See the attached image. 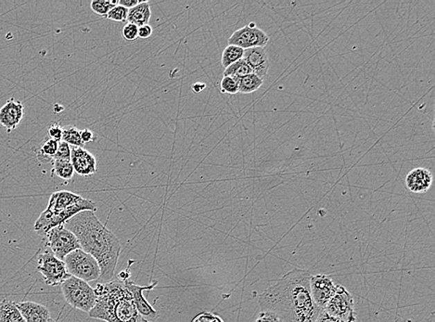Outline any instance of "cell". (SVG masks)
I'll list each match as a JSON object with an SVG mask.
<instances>
[{
	"label": "cell",
	"instance_id": "6da1fadb",
	"mask_svg": "<svg viewBox=\"0 0 435 322\" xmlns=\"http://www.w3.org/2000/svg\"><path fill=\"white\" fill-rule=\"evenodd\" d=\"M311 273L294 269L259 296L262 311H270L281 322H316L320 308L314 303L310 291Z\"/></svg>",
	"mask_w": 435,
	"mask_h": 322
},
{
	"label": "cell",
	"instance_id": "7a4b0ae2",
	"mask_svg": "<svg viewBox=\"0 0 435 322\" xmlns=\"http://www.w3.org/2000/svg\"><path fill=\"white\" fill-rule=\"evenodd\" d=\"M64 226L75 234L81 249L97 260L100 267L98 283L113 280L121 252V242L116 234L107 229L92 211L79 213Z\"/></svg>",
	"mask_w": 435,
	"mask_h": 322
},
{
	"label": "cell",
	"instance_id": "3957f363",
	"mask_svg": "<svg viewBox=\"0 0 435 322\" xmlns=\"http://www.w3.org/2000/svg\"><path fill=\"white\" fill-rule=\"evenodd\" d=\"M97 303L90 311V318L106 322H150L136 310L132 294L118 278L110 282L97 283Z\"/></svg>",
	"mask_w": 435,
	"mask_h": 322
},
{
	"label": "cell",
	"instance_id": "277c9868",
	"mask_svg": "<svg viewBox=\"0 0 435 322\" xmlns=\"http://www.w3.org/2000/svg\"><path fill=\"white\" fill-rule=\"evenodd\" d=\"M83 211H97V206L94 202L89 199H83L75 206L60 213H51L45 210L41 213L38 220L35 221L34 229L39 236L46 237V233L56 226L64 225L68 220Z\"/></svg>",
	"mask_w": 435,
	"mask_h": 322
},
{
	"label": "cell",
	"instance_id": "5b68a950",
	"mask_svg": "<svg viewBox=\"0 0 435 322\" xmlns=\"http://www.w3.org/2000/svg\"><path fill=\"white\" fill-rule=\"evenodd\" d=\"M62 292L67 304L83 312L89 313L97 303L94 288L72 276L62 283Z\"/></svg>",
	"mask_w": 435,
	"mask_h": 322
},
{
	"label": "cell",
	"instance_id": "8992f818",
	"mask_svg": "<svg viewBox=\"0 0 435 322\" xmlns=\"http://www.w3.org/2000/svg\"><path fill=\"white\" fill-rule=\"evenodd\" d=\"M68 273L72 277L86 283L98 282L100 277V267L97 260L89 253L78 249L64 258Z\"/></svg>",
	"mask_w": 435,
	"mask_h": 322
},
{
	"label": "cell",
	"instance_id": "52a82bcc",
	"mask_svg": "<svg viewBox=\"0 0 435 322\" xmlns=\"http://www.w3.org/2000/svg\"><path fill=\"white\" fill-rule=\"evenodd\" d=\"M37 269L42 275L46 285L49 286L62 285L71 277L64 261L57 258L51 250H46L38 256Z\"/></svg>",
	"mask_w": 435,
	"mask_h": 322
},
{
	"label": "cell",
	"instance_id": "ba28073f",
	"mask_svg": "<svg viewBox=\"0 0 435 322\" xmlns=\"http://www.w3.org/2000/svg\"><path fill=\"white\" fill-rule=\"evenodd\" d=\"M45 238L46 245L60 260L64 261L70 253L81 249L80 244L75 234L64 225L52 229L46 233Z\"/></svg>",
	"mask_w": 435,
	"mask_h": 322
},
{
	"label": "cell",
	"instance_id": "9c48e42d",
	"mask_svg": "<svg viewBox=\"0 0 435 322\" xmlns=\"http://www.w3.org/2000/svg\"><path fill=\"white\" fill-rule=\"evenodd\" d=\"M330 315L340 319L344 322H355V301L352 294L344 286L338 285L335 296L323 308Z\"/></svg>",
	"mask_w": 435,
	"mask_h": 322
},
{
	"label": "cell",
	"instance_id": "30bf717a",
	"mask_svg": "<svg viewBox=\"0 0 435 322\" xmlns=\"http://www.w3.org/2000/svg\"><path fill=\"white\" fill-rule=\"evenodd\" d=\"M229 45L237 46L243 50L251 48H265L269 42V37L267 33L256 26L254 21L238 29L229 38Z\"/></svg>",
	"mask_w": 435,
	"mask_h": 322
},
{
	"label": "cell",
	"instance_id": "8fae6325",
	"mask_svg": "<svg viewBox=\"0 0 435 322\" xmlns=\"http://www.w3.org/2000/svg\"><path fill=\"white\" fill-rule=\"evenodd\" d=\"M309 285L312 297L320 310H323L335 296L338 289V285H335L332 278L324 274L311 275Z\"/></svg>",
	"mask_w": 435,
	"mask_h": 322
},
{
	"label": "cell",
	"instance_id": "7c38bea8",
	"mask_svg": "<svg viewBox=\"0 0 435 322\" xmlns=\"http://www.w3.org/2000/svg\"><path fill=\"white\" fill-rule=\"evenodd\" d=\"M125 283V287L132 294L134 302H135L136 310H138L139 314L147 321H154L158 316L157 311L154 310L147 302V300L144 298L143 292L148 290H152L153 288L157 285V282H153L152 285L148 286H139L136 285L132 280L128 279L127 280H123Z\"/></svg>",
	"mask_w": 435,
	"mask_h": 322
},
{
	"label": "cell",
	"instance_id": "4fadbf2b",
	"mask_svg": "<svg viewBox=\"0 0 435 322\" xmlns=\"http://www.w3.org/2000/svg\"><path fill=\"white\" fill-rule=\"evenodd\" d=\"M71 163L76 174L91 176L97 172V160L94 155L84 148L71 147Z\"/></svg>",
	"mask_w": 435,
	"mask_h": 322
},
{
	"label": "cell",
	"instance_id": "5bb4252c",
	"mask_svg": "<svg viewBox=\"0 0 435 322\" xmlns=\"http://www.w3.org/2000/svg\"><path fill=\"white\" fill-rule=\"evenodd\" d=\"M24 116L23 102L10 99L0 108V125L8 133L17 128Z\"/></svg>",
	"mask_w": 435,
	"mask_h": 322
},
{
	"label": "cell",
	"instance_id": "9a60e30c",
	"mask_svg": "<svg viewBox=\"0 0 435 322\" xmlns=\"http://www.w3.org/2000/svg\"><path fill=\"white\" fill-rule=\"evenodd\" d=\"M243 60L251 67L253 73L264 80L268 73V56L265 48H251L245 50Z\"/></svg>",
	"mask_w": 435,
	"mask_h": 322
},
{
	"label": "cell",
	"instance_id": "2e32d148",
	"mask_svg": "<svg viewBox=\"0 0 435 322\" xmlns=\"http://www.w3.org/2000/svg\"><path fill=\"white\" fill-rule=\"evenodd\" d=\"M405 183L410 192L424 193L428 192L432 186V174L426 168H415L407 175Z\"/></svg>",
	"mask_w": 435,
	"mask_h": 322
},
{
	"label": "cell",
	"instance_id": "e0dca14e",
	"mask_svg": "<svg viewBox=\"0 0 435 322\" xmlns=\"http://www.w3.org/2000/svg\"><path fill=\"white\" fill-rule=\"evenodd\" d=\"M16 305L26 322H48L51 319L48 308L38 303L24 301Z\"/></svg>",
	"mask_w": 435,
	"mask_h": 322
},
{
	"label": "cell",
	"instance_id": "ac0fdd59",
	"mask_svg": "<svg viewBox=\"0 0 435 322\" xmlns=\"http://www.w3.org/2000/svg\"><path fill=\"white\" fill-rule=\"evenodd\" d=\"M83 199L82 196L68 192V190L54 193H52L51 198H49L46 210L55 214V213L64 211V210L75 206V204H78Z\"/></svg>",
	"mask_w": 435,
	"mask_h": 322
},
{
	"label": "cell",
	"instance_id": "d6986e66",
	"mask_svg": "<svg viewBox=\"0 0 435 322\" xmlns=\"http://www.w3.org/2000/svg\"><path fill=\"white\" fill-rule=\"evenodd\" d=\"M152 17V10L149 1H141L132 9L128 10L127 21L135 24L138 27L149 24L150 19Z\"/></svg>",
	"mask_w": 435,
	"mask_h": 322
},
{
	"label": "cell",
	"instance_id": "ffe728a7",
	"mask_svg": "<svg viewBox=\"0 0 435 322\" xmlns=\"http://www.w3.org/2000/svg\"><path fill=\"white\" fill-rule=\"evenodd\" d=\"M0 322H26L16 303L3 299L0 301Z\"/></svg>",
	"mask_w": 435,
	"mask_h": 322
},
{
	"label": "cell",
	"instance_id": "44dd1931",
	"mask_svg": "<svg viewBox=\"0 0 435 322\" xmlns=\"http://www.w3.org/2000/svg\"><path fill=\"white\" fill-rule=\"evenodd\" d=\"M58 141L51 140L49 138H45L37 152L38 161L42 163L53 162V157L56 154L57 150H58Z\"/></svg>",
	"mask_w": 435,
	"mask_h": 322
},
{
	"label": "cell",
	"instance_id": "7402d4cb",
	"mask_svg": "<svg viewBox=\"0 0 435 322\" xmlns=\"http://www.w3.org/2000/svg\"><path fill=\"white\" fill-rule=\"evenodd\" d=\"M264 84V80L254 73H251L239 80V92L242 94H251L257 91Z\"/></svg>",
	"mask_w": 435,
	"mask_h": 322
},
{
	"label": "cell",
	"instance_id": "603a6c76",
	"mask_svg": "<svg viewBox=\"0 0 435 322\" xmlns=\"http://www.w3.org/2000/svg\"><path fill=\"white\" fill-rule=\"evenodd\" d=\"M52 163H53L52 173L55 174L62 179L71 180L73 179L76 172L71 161L54 160Z\"/></svg>",
	"mask_w": 435,
	"mask_h": 322
},
{
	"label": "cell",
	"instance_id": "cb8c5ba5",
	"mask_svg": "<svg viewBox=\"0 0 435 322\" xmlns=\"http://www.w3.org/2000/svg\"><path fill=\"white\" fill-rule=\"evenodd\" d=\"M251 73H253V71H251V67L246 64L243 59L231 64V66L226 68L225 71H224V76H231V78H233L238 81L246 75H251Z\"/></svg>",
	"mask_w": 435,
	"mask_h": 322
},
{
	"label": "cell",
	"instance_id": "d4e9b609",
	"mask_svg": "<svg viewBox=\"0 0 435 322\" xmlns=\"http://www.w3.org/2000/svg\"><path fill=\"white\" fill-rule=\"evenodd\" d=\"M243 54H245L243 48L237 47V46L229 45L223 51L221 64L226 69V68L231 66V64L242 60Z\"/></svg>",
	"mask_w": 435,
	"mask_h": 322
},
{
	"label": "cell",
	"instance_id": "484cf974",
	"mask_svg": "<svg viewBox=\"0 0 435 322\" xmlns=\"http://www.w3.org/2000/svg\"><path fill=\"white\" fill-rule=\"evenodd\" d=\"M62 141L69 144L71 147L84 148L85 146V144L82 143L80 130L73 125H66V127H62Z\"/></svg>",
	"mask_w": 435,
	"mask_h": 322
},
{
	"label": "cell",
	"instance_id": "4316f807",
	"mask_svg": "<svg viewBox=\"0 0 435 322\" xmlns=\"http://www.w3.org/2000/svg\"><path fill=\"white\" fill-rule=\"evenodd\" d=\"M119 1L116 0H93L90 3L92 12L100 17H106L108 13L113 10L114 7L118 5Z\"/></svg>",
	"mask_w": 435,
	"mask_h": 322
},
{
	"label": "cell",
	"instance_id": "83f0119b",
	"mask_svg": "<svg viewBox=\"0 0 435 322\" xmlns=\"http://www.w3.org/2000/svg\"><path fill=\"white\" fill-rule=\"evenodd\" d=\"M222 93L235 95L239 93V81L231 76H224L220 83Z\"/></svg>",
	"mask_w": 435,
	"mask_h": 322
},
{
	"label": "cell",
	"instance_id": "f1b7e54d",
	"mask_svg": "<svg viewBox=\"0 0 435 322\" xmlns=\"http://www.w3.org/2000/svg\"><path fill=\"white\" fill-rule=\"evenodd\" d=\"M127 16L128 10L125 9L124 7L120 6V5H117L113 10H111V12L108 13L106 18L108 19V20L121 23V21H127Z\"/></svg>",
	"mask_w": 435,
	"mask_h": 322
},
{
	"label": "cell",
	"instance_id": "f546056e",
	"mask_svg": "<svg viewBox=\"0 0 435 322\" xmlns=\"http://www.w3.org/2000/svg\"><path fill=\"white\" fill-rule=\"evenodd\" d=\"M71 159V146L64 141H60L58 150L56 154L54 155V160L70 161Z\"/></svg>",
	"mask_w": 435,
	"mask_h": 322
},
{
	"label": "cell",
	"instance_id": "4dcf8cb0",
	"mask_svg": "<svg viewBox=\"0 0 435 322\" xmlns=\"http://www.w3.org/2000/svg\"><path fill=\"white\" fill-rule=\"evenodd\" d=\"M123 37L127 41H134L139 38V27L135 24L127 23L123 28Z\"/></svg>",
	"mask_w": 435,
	"mask_h": 322
},
{
	"label": "cell",
	"instance_id": "1f68e13d",
	"mask_svg": "<svg viewBox=\"0 0 435 322\" xmlns=\"http://www.w3.org/2000/svg\"><path fill=\"white\" fill-rule=\"evenodd\" d=\"M48 138L56 141H62V127L58 123H52L48 129Z\"/></svg>",
	"mask_w": 435,
	"mask_h": 322
},
{
	"label": "cell",
	"instance_id": "d6a6232c",
	"mask_svg": "<svg viewBox=\"0 0 435 322\" xmlns=\"http://www.w3.org/2000/svg\"><path fill=\"white\" fill-rule=\"evenodd\" d=\"M191 322H224L223 319L213 313H201L191 321Z\"/></svg>",
	"mask_w": 435,
	"mask_h": 322
},
{
	"label": "cell",
	"instance_id": "836d02e7",
	"mask_svg": "<svg viewBox=\"0 0 435 322\" xmlns=\"http://www.w3.org/2000/svg\"><path fill=\"white\" fill-rule=\"evenodd\" d=\"M256 322H281L277 315L270 311H262Z\"/></svg>",
	"mask_w": 435,
	"mask_h": 322
},
{
	"label": "cell",
	"instance_id": "e575fe53",
	"mask_svg": "<svg viewBox=\"0 0 435 322\" xmlns=\"http://www.w3.org/2000/svg\"><path fill=\"white\" fill-rule=\"evenodd\" d=\"M316 322H344V321H341L340 319L335 318V316L330 315V314L326 312L324 310H321V311H320V313L319 314V316H317Z\"/></svg>",
	"mask_w": 435,
	"mask_h": 322
},
{
	"label": "cell",
	"instance_id": "d590c367",
	"mask_svg": "<svg viewBox=\"0 0 435 322\" xmlns=\"http://www.w3.org/2000/svg\"><path fill=\"white\" fill-rule=\"evenodd\" d=\"M152 27L150 24H145L139 27V37L141 39H147L152 35Z\"/></svg>",
	"mask_w": 435,
	"mask_h": 322
},
{
	"label": "cell",
	"instance_id": "8d00e7d4",
	"mask_svg": "<svg viewBox=\"0 0 435 322\" xmlns=\"http://www.w3.org/2000/svg\"><path fill=\"white\" fill-rule=\"evenodd\" d=\"M80 136L82 143H83L84 144L89 143H91V141H94V133H93L91 130H80Z\"/></svg>",
	"mask_w": 435,
	"mask_h": 322
},
{
	"label": "cell",
	"instance_id": "74e56055",
	"mask_svg": "<svg viewBox=\"0 0 435 322\" xmlns=\"http://www.w3.org/2000/svg\"><path fill=\"white\" fill-rule=\"evenodd\" d=\"M139 3H141L139 0H120L118 2L120 6L124 7L127 10L132 9V8L136 7Z\"/></svg>",
	"mask_w": 435,
	"mask_h": 322
},
{
	"label": "cell",
	"instance_id": "f35d334b",
	"mask_svg": "<svg viewBox=\"0 0 435 322\" xmlns=\"http://www.w3.org/2000/svg\"><path fill=\"white\" fill-rule=\"evenodd\" d=\"M205 87H206V84L199 83V82L198 83L193 84V91L195 92V93H199V92H202V90L205 89Z\"/></svg>",
	"mask_w": 435,
	"mask_h": 322
},
{
	"label": "cell",
	"instance_id": "ab89813d",
	"mask_svg": "<svg viewBox=\"0 0 435 322\" xmlns=\"http://www.w3.org/2000/svg\"><path fill=\"white\" fill-rule=\"evenodd\" d=\"M48 322H57L56 321H54V319H49V321Z\"/></svg>",
	"mask_w": 435,
	"mask_h": 322
}]
</instances>
